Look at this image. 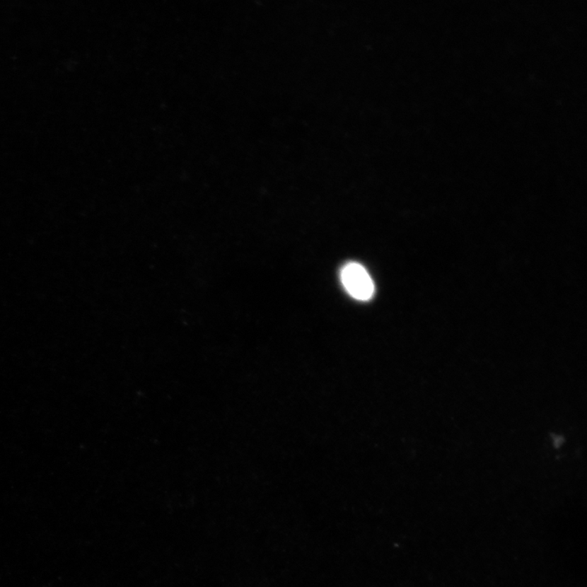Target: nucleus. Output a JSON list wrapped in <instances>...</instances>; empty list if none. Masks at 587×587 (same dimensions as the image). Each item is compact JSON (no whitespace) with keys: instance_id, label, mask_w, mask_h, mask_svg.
<instances>
[{"instance_id":"1","label":"nucleus","mask_w":587,"mask_h":587,"mask_svg":"<svg viewBox=\"0 0 587 587\" xmlns=\"http://www.w3.org/2000/svg\"><path fill=\"white\" fill-rule=\"evenodd\" d=\"M341 281L347 292L357 301H370L375 294L371 277L359 263L347 264L341 270Z\"/></svg>"}]
</instances>
